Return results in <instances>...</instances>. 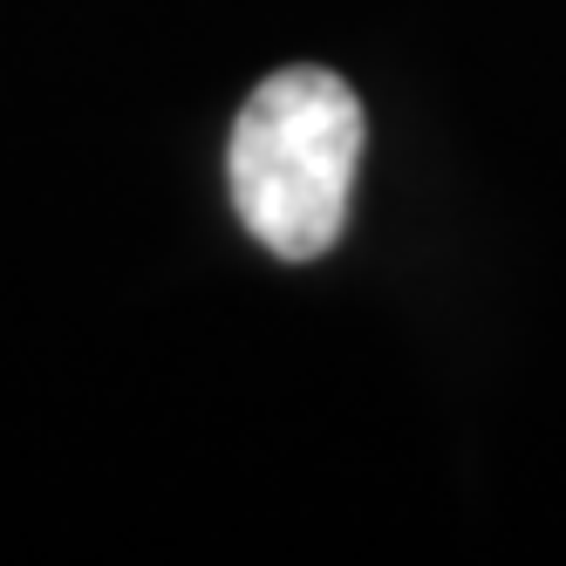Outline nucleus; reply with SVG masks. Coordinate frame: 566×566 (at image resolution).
<instances>
[{"mask_svg": "<svg viewBox=\"0 0 566 566\" xmlns=\"http://www.w3.org/2000/svg\"><path fill=\"white\" fill-rule=\"evenodd\" d=\"M361 144H369V116H361V96L335 69L294 62L266 75L239 103L232 144H226L239 226L287 266L335 253L355 206Z\"/></svg>", "mask_w": 566, "mask_h": 566, "instance_id": "nucleus-1", "label": "nucleus"}]
</instances>
